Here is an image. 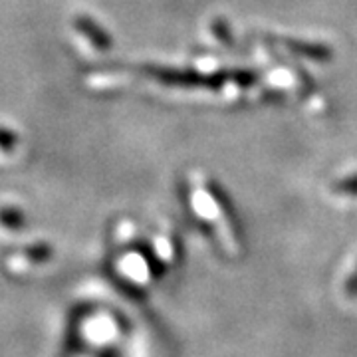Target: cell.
<instances>
[{"label": "cell", "instance_id": "3957f363", "mask_svg": "<svg viewBox=\"0 0 357 357\" xmlns=\"http://www.w3.org/2000/svg\"><path fill=\"white\" fill-rule=\"evenodd\" d=\"M16 145V137L13 131L0 128V153H10Z\"/></svg>", "mask_w": 357, "mask_h": 357}, {"label": "cell", "instance_id": "6da1fadb", "mask_svg": "<svg viewBox=\"0 0 357 357\" xmlns=\"http://www.w3.org/2000/svg\"><path fill=\"white\" fill-rule=\"evenodd\" d=\"M26 225L24 215L13 208V206H2L0 208V227L6 230H20Z\"/></svg>", "mask_w": 357, "mask_h": 357}, {"label": "cell", "instance_id": "7a4b0ae2", "mask_svg": "<svg viewBox=\"0 0 357 357\" xmlns=\"http://www.w3.org/2000/svg\"><path fill=\"white\" fill-rule=\"evenodd\" d=\"M24 256L30 260V262L42 264V262H48V260L52 258V248L48 246V244H44V243L32 244V246L24 248Z\"/></svg>", "mask_w": 357, "mask_h": 357}]
</instances>
